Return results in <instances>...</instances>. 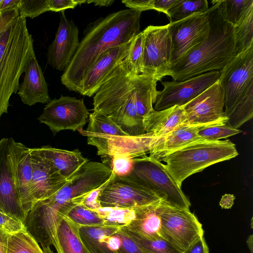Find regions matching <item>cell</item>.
I'll use <instances>...</instances> for the list:
<instances>
[{
	"label": "cell",
	"mask_w": 253,
	"mask_h": 253,
	"mask_svg": "<svg viewBox=\"0 0 253 253\" xmlns=\"http://www.w3.org/2000/svg\"><path fill=\"white\" fill-rule=\"evenodd\" d=\"M141 12L121 10L90 24L69 65L61 77L67 89L80 93L84 78L107 49L129 43L140 31Z\"/></svg>",
	"instance_id": "obj_1"
},
{
	"label": "cell",
	"mask_w": 253,
	"mask_h": 253,
	"mask_svg": "<svg viewBox=\"0 0 253 253\" xmlns=\"http://www.w3.org/2000/svg\"><path fill=\"white\" fill-rule=\"evenodd\" d=\"M209 33L200 44L171 66L169 76L182 81L206 72L221 71L237 55L234 26L224 17L220 0L212 1Z\"/></svg>",
	"instance_id": "obj_2"
},
{
	"label": "cell",
	"mask_w": 253,
	"mask_h": 253,
	"mask_svg": "<svg viewBox=\"0 0 253 253\" xmlns=\"http://www.w3.org/2000/svg\"><path fill=\"white\" fill-rule=\"evenodd\" d=\"M134 74L124 59L103 81L93 95V111L114 122L130 136L145 133L135 106Z\"/></svg>",
	"instance_id": "obj_3"
},
{
	"label": "cell",
	"mask_w": 253,
	"mask_h": 253,
	"mask_svg": "<svg viewBox=\"0 0 253 253\" xmlns=\"http://www.w3.org/2000/svg\"><path fill=\"white\" fill-rule=\"evenodd\" d=\"M35 55L26 18L19 16L0 35V118L7 113L10 97L18 91L20 77Z\"/></svg>",
	"instance_id": "obj_4"
},
{
	"label": "cell",
	"mask_w": 253,
	"mask_h": 253,
	"mask_svg": "<svg viewBox=\"0 0 253 253\" xmlns=\"http://www.w3.org/2000/svg\"><path fill=\"white\" fill-rule=\"evenodd\" d=\"M220 73L227 124L238 129L253 117V45L238 54Z\"/></svg>",
	"instance_id": "obj_5"
},
{
	"label": "cell",
	"mask_w": 253,
	"mask_h": 253,
	"mask_svg": "<svg viewBox=\"0 0 253 253\" xmlns=\"http://www.w3.org/2000/svg\"><path fill=\"white\" fill-rule=\"evenodd\" d=\"M238 155L235 144L229 139L199 140L173 151L160 159L178 186L184 180L215 164Z\"/></svg>",
	"instance_id": "obj_6"
},
{
	"label": "cell",
	"mask_w": 253,
	"mask_h": 253,
	"mask_svg": "<svg viewBox=\"0 0 253 253\" xmlns=\"http://www.w3.org/2000/svg\"><path fill=\"white\" fill-rule=\"evenodd\" d=\"M130 178L156 194L172 207L190 210L191 203L161 161L146 155L133 158Z\"/></svg>",
	"instance_id": "obj_7"
},
{
	"label": "cell",
	"mask_w": 253,
	"mask_h": 253,
	"mask_svg": "<svg viewBox=\"0 0 253 253\" xmlns=\"http://www.w3.org/2000/svg\"><path fill=\"white\" fill-rule=\"evenodd\" d=\"M98 200L102 207L136 211L162 201L154 192L128 176H118L114 173L101 190Z\"/></svg>",
	"instance_id": "obj_8"
},
{
	"label": "cell",
	"mask_w": 253,
	"mask_h": 253,
	"mask_svg": "<svg viewBox=\"0 0 253 253\" xmlns=\"http://www.w3.org/2000/svg\"><path fill=\"white\" fill-rule=\"evenodd\" d=\"M159 211L162 237L181 253L203 236L202 224L190 210L172 207L161 201Z\"/></svg>",
	"instance_id": "obj_9"
},
{
	"label": "cell",
	"mask_w": 253,
	"mask_h": 253,
	"mask_svg": "<svg viewBox=\"0 0 253 253\" xmlns=\"http://www.w3.org/2000/svg\"><path fill=\"white\" fill-rule=\"evenodd\" d=\"M144 45L141 74L158 82L169 76L171 41L169 24L147 27L143 31Z\"/></svg>",
	"instance_id": "obj_10"
},
{
	"label": "cell",
	"mask_w": 253,
	"mask_h": 253,
	"mask_svg": "<svg viewBox=\"0 0 253 253\" xmlns=\"http://www.w3.org/2000/svg\"><path fill=\"white\" fill-rule=\"evenodd\" d=\"M89 114L83 99L61 95L47 103L38 120L55 134L63 130L83 128Z\"/></svg>",
	"instance_id": "obj_11"
},
{
	"label": "cell",
	"mask_w": 253,
	"mask_h": 253,
	"mask_svg": "<svg viewBox=\"0 0 253 253\" xmlns=\"http://www.w3.org/2000/svg\"><path fill=\"white\" fill-rule=\"evenodd\" d=\"M220 75V71H213L182 81L162 82L164 88L157 91L154 109L160 111L184 105L217 82Z\"/></svg>",
	"instance_id": "obj_12"
},
{
	"label": "cell",
	"mask_w": 253,
	"mask_h": 253,
	"mask_svg": "<svg viewBox=\"0 0 253 253\" xmlns=\"http://www.w3.org/2000/svg\"><path fill=\"white\" fill-rule=\"evenodd\" d=\"M223 89L216 82L203 92L183 106L185 117L183 125L212 126L226 124L223 108Z\"/></svg>",
	"instance_id": "obj_13"
},
{
	"label": "cell",
	"mask_w": 253,
	"mask_h": 253,
	"mask_svg": "<svg viewBox=\"0 0 253 253\" xmlns=\"http://www.w3.org/2000/svg\"><path fill=\"white\" fill-rule=\"evenodd\" d=\"M169 28L171 41V67L207 38L210 30L208 12L195 13L169 23Z\"/></svg>",
	"instance_id": "obj_14"
},
{
	"label": "cell",
	"mask_w": 253,
	"mask_h": 253,
	"mask_svg": "<svg viewBox=\"0 0 253 253\" xmlns=\"http://www.w3.org/2000/svg\"><path fill=\"white\" fill-rule=\"evenodd\" d=\"M80 133L87 137L88 144L97 149V155L109 157L126 154L136 158L149 153L155 137L152 133H145L137 136H115L101 132H91L80 128Z\"/></svg>",
	"instance_id": "obj_15"
},
{
	"label": "cell",
	"mask_w": 253,
	"mask_h": 253,
	"mask_svg": "<svg viewBox=\"0 0 253 253\" xmlns=\"http://www.w3.org/2000/svg\"><path fill=\"white\" fill-rule=\"evenodd\" d=\"M13 139L0 140V211L23 224L26 217L16 188L13 162Z\"/></svg>",
	"instance_id": "obj_16"
},
{
	"label": "cell",
	"mask_w": 253,
	"mask_h": 253,
	"mask_svg": "<svg viewBox=\"0 0 253 253\" xmlns=\"http://www.w3.org/2000/svg\"><path fill=\"white\" fill-rule=\"evenodd\" d=\"M62 11L59 25L47 54V62L59 71H65L79 47V29L72 20H68Z\"/></svg>",
	"instance_id": "obj_17"
},
{
	"label": "cell",
	"mask_w": 253,
	"mask_h": 253,
	"mask_svg": "<svg viewBox=\"0 0 253 253\" xmlns=\"http://www.w3.org/2000/svg\"><path fill=\"white\" fill-rule=\"evenodd\" d=\"M30 149L32 169L31 189L34 205L51 197L70 179L65 178L49 162Z\"/></svg>",
	"instance_id": "obj_18"
},
{
	"label": "cell",
	"mask_w": 253,
	"mask_h": 253,
	"mask_svg": "<svg viewBox=\"0 0 253 253\" xmlns=\"http://www.w3.org/2000/svg\"><path fill=\"white\" fill-rule=\"evenodd\" d=\"M130 42L111 47L99 55L95 64L85 75L80 94L88 97L95 94L107 76L125 59Z\"/></svg>",
	"instance_id": "obj_19"
},
{
	"label": "cell",
	"mask_w": 253,
	"mask_h": 253,
	"mask_svg": "<svg viewBox=\"0 0 253 253\" xmlns=\"http://www.w3.org/2000/svg\"><path fill=\"white\" fill-rule=\"evenodd\" d=\"M12 150L16 188L27 216L34 205L31 189L32 169L30 149L13 140Z\"/></svg>",
	"instance_id": "obj_20"
},
{
	"label": "cell",
	"mask_w": 253,
	"mask_h": 253,
	"mask_svg": "<svg viewBox=\"0 0 253 253\" xmlns=\"http://www.w3.org/2000/svg\"><path fill=\"white\" fill-rule=\"evenodd\" d=\"M24 72V80L17 93L23 103L32 106L50 101L47 84L35 55L29 60Z\"/></svg>",
	"instance_id": "obj_21"
},
{
	"label": "cell",
	"mask_w": 253,
	"mask_h": 253,
	"mask_svg": "<svg viewBox=\"0 0 253 253\" xmlns=\"http://www.w3.org/2000/svg\"><path fill=\"white\" fill-rule=\"evenodd\" d=\"M201 126L181 125L169 132L153 140L149 156L160 160L168 153L193 142L202 140L198 130Z\"/></svg>",
	"instance_id": "obj_22"
},
{
	"label": "cell",
	"mask_w": 253,
	"mask_h": 253,
	"mask_svg": "<svg viewBox=\"0 0 253 253\" xmlns=\"http://www.w3.org/2000/svg\"><path fill=\"white\" fill-rule=\"evenodd\" d=\"M31 149L49 162L59 173L67 180L72 177L89 160L79 149L73 151L44 146Z\"/></svg>",
	"instance_id": "obj_23"
},
{
	"label": "cell",
	"mask_w": 253,
	"mask_h": 253,
	"mask_svg": "<svg viewBox=\"0 0 253 253\" xmlns=\"http://www.w3.org/2000/svg\"><path fill=\"white\" fill-rule=\"evenodd\" d=\"M185 120L183 106H174L160 111L153 109L143 118V125L146 133L157 137L183 125Z\"/></svg>",
	"instance_id": "obj_24"
},
{
	"label": "cell",
	"mask_w": 253,
	"mask_h": 253,
	"mask_svg": "<svg viewBox=\"0 0 253 253\" xmlns=\"http://www.w3.org/2000/svg\"><path fill=\"white\" fill-rule=\"evenodd\" d=\"M161 201L138 210L136 219L125 227L133 234L146 239L163 238L159 211Z\"/></svg>",
	"instance_id": "obj_25"
},
{
	"label": "cell",
	"mask_w": 253,
	"mask_h": 253,
	"mask_svg": "<svg viewBox=\"0 0 253 253\" xmlns=\"http://www.w3.org/2000/svg\"><path fill=\"white\" fill-rule=\"evenodd\" d=\"M80 225L61 214L56 233V253H88L80 235Z\"/></svg>",
	"instance_id": "obj_26"
},
{
	"label": "cell",
	"mask_w": 253,
	"mask_h": 253,
	"mask_svg": "<svg viewBox=\"0 0 253 253\" xmlns=\"http://www.w3.org/2000/svg\"><path fill=\"white\" fill-rule=\"evenodd\" d=\"M158 81L143 74L134 75L135 106L137 114L143 118L154 109Z\"/></svg>",
	"instance_id": "obj_27"
},
{
	"label": "cell",
	"mask_w": 253,
	"mask_h": 253,
	"mask_svg": "<svg viewBox=\"0 0 253 253\" xmlns=\"http://www.w3.org/2000/svg\"><path fill=\"white\" fill-rule=\"evenodd\" d=\"M120 228L104 225L80 227V235L88 253H115L108 248L107 238L116 233Z\"/></svg>",
	"instance_id": "obj_28"
},
{
	"label": "cell",
	"mask_w": 253,
	"mask_h": 253,
	"mask_svg": "<svg viewBox=\"0 0 253 253\" xmlns=\"http://www.w3.org/2000/svg\"><path fill=\"white\" fill-rule=\"evenodd\" d=\"M96 213L108 227L121 228L129 225L137 216L138 211L118 207H100L92 211Z\"/></svg>",
	"instance_id": "obj_29"
},
{
	"label": "cell",
	"mask_w": 253,
	"mask_h": 253,
	"mask_svg": "<svg viewBox=\"0 0 253 253\" xmlns=\"http://www.w3.org/2000/svg\"><path fill=\"white\" fill-rule=\"evenodd\" d=\"M234 32L238 55L253 45V6L234 26Z\"/></svg>",
	"instance_id": "obj_30"
},
{
	"label": "cell",
	"mask_w": 253,
	"mask_h": 253,
	"mask_svg": "<svg viewBox=\"0 0 253 253\" xmlns=\"http://www.w3.org/2000/svg\"><path fill=\"white\" fill-rule=\"evenodd\" d=\"M6 253H44L40 244L24 227L9 234Z\"/></svg>",
	"instance_id": "obj_31"
},
{
	"label": "cell",
	"mask_w": 253,
	"mask_h": 253,
	"mask_svg": "<svg viewBox=\"0 0 253 253\" xmlns=\"http://www.w3.org/2000/svg\"><path fill=\"white\" fill-rule=\"evenodd\" d=\"M209 9L207 0H176L167 13L170 23L184 19L194 14L205 13Z\"/></svg>",
	"instance_id": "obj_32"
},
{
	"label": "cell",
	"mask_w": 253,
	"mask_h": 253,
	"mask_svg": "<svg viewBox=\"0 0 253 253\" xmlns=\"http://www.w3.org/2000/svg\"><path fill=\"white\" fill-rule=\"evenodd\" d=\"M144 34L140 31L131 41L128 52L124 59L132 73L139 75L142 72V62L143 53Z\"/></svg>",
	"instance_id": "obj_33"
},
{
	"label": "cell",
	"mask_w": 253,
	"mask_h": 253,
	"mask_svg": "<svg viewBox=\"0 0 253 253\" xmlns=\"http://www.w3.org/2000/svg\"><path fill=\"white\" fill-rule=\"evenodd\" d=\"M220 2L224 17L233 26L253 6V0H220Z\"/></svg>",
	"instance_id": "obj_34"
},
{
	"label": "cell",
	"mask_w": 253,
	"mask_h": 253,
	"mask_svg": "<svg viewBox=\"0 0 253 253\" xmlns=\"http://www.w3.org/2000/svg\"><path fill=\"white\" fill-rule=\"evenodd\" d=\"M122 228L137 243L146 253H182L163 238L146 239L133 234L125 227Z\"/></svg>",
	"instance_id": "obj_35"
},
{
	"label": "cell",
	"mask_w": 253,
	"mask_h": 253,
	"mask_svg": "<svg viewBox=\"0 0 253 253\" xmlns=\"http://www.w3.org/2000/svg\"><path fill=\"white\" fill-rule=\"evenodd\" d=\"M242 130L233 128L227 123L212 126H200L198 135L203 140H218L240 133Z\"/></svg>",
	"instance_id": "obj_36"
},
{
	"label": "cell",
	"mask_w": 253,
	"mask_h": 253,
	"mask_svg": "<svg viewBox=\"0 0 253 253\" xmlns=\"http://www.w3.org/2000/svg\"><path fill=\"white\" fill-rule=\"evenodd\" d=\"M66 215L81 226L103 225L96 213L81 204L73 208Z\"/></svg>",
	"instance_id": "obj_37"
},
{
	"label": "cell",
	"mask_w": 253,
	"mask_h": 253,
	"mask_svg": "<svg viewBox=\"0 0 253 253\" xmlns=\"http://www.w3.org/2000/svg\"><path fill=\"white\" fill-rule=\"evenodd\" d=\"M19 16L33 18L49 11L48 0H20Z\"/></svg>",
	"instance_id": "obj_38"
},
{
	"label": "cell",
	"mask_w": 253,
	"mask_h": 253,
	"mask_svg": "<svg viewBox=\"0 0 253 253\" xmlns=\"http://www.w3.org/2000/svg\"><path fill=\"white\" fill-rule=\"evenodd\" d=\"M133 158L126 154L112 157L111 169L114 174L118 176H126L129 174L132 169Z\"/></svg>",
	"instance_id": "obj_39"
},
{
	"label": "cell",
	"mask_w": 253,
	"mask_h": 253,
	"mask_svg": "<svg viewBox=\"0 0 253 253\" xmlns=\"http://www.w3.org/2000/svg\"><path fill=\"white\" fill-rule=\"evenodd\" d=\"M49 11L61 12L67 9H74L79 4H83V0H48Z\"/></svg>",
	"instance_id": "obj_40"
},
{
	"label": "cell",
	"mask_w": 253,
	"mask_h": 253,
	"mask_svg": "<svg viewBox=\"0 0 253 253\" xmlns=\"http://www.w3.org/2000/svg\"><path fill=\"white\" fill-rule=\"evenodd\" d=\"M105 183L89 192L80 204L91 211H93L101 207L98 200V196L101 190Z\"/></svg>",
	"instance_id": "obj_41"
},
{
	"label": "cell",
	"mask_w": 253,
	"mask_h": 253,
	"mask_svg": "<svg viewBox=\"0 0 253 253\" xmlns=\"http://www.w3.org/2000/svg\"><path fill=\"white\" fill-rule=\"evenodd\" d=\"M0 227L9 234L17 232L24 227L18 221L4 214L0 211Z\"/></svg>",
	"instance_id": "obj_42"
},
{
	"label": "cell",
	"mask_w": 253,
	"mask_h": 253,
	"mask_svg": "<svg viewBox=\"0 0 253 253\" xmlns=\"http://www.w3.org/2000/svg\"><path fill=\"white\" fill-rule=\"evenodd\" d=\"M19 16L18 8L7 9L0 12V35Z\"/></svg>",
	"instance_id": "obj_43"
},
{
	"label": "cell",
	"mask_w": 253,
	"mask_h": 253,
	"mask_svg": "<svg viewBox=\"0 0 253 253\" xmlns=\"http://www.w3.org/2000/svg\"><path fill=\"white\" fill-rule=\"evenodd\" d=\"M122 2L129 9L141 12L153 9V0H124Z\"/></svg>",
	"instance_id": "obj_44"
},
{
	"label": "cell",
	"mask_w": 253,
	"mask_h": 253,
	"mask_svg": "<svg viewBox=\"0 0 253 253\" xmlns=\"http://www.w3.org/2000/svg\"><path fill=\"white\" fill-rule=\"evenodd\" d=\"M183 253H210L204 236L193 243Z\"/></svg>",
	"instance_id": "obj_45"
},
{
	"label": "cell",
	"mask_w": 253,
	"mask_h": 253,
	"mask_svg": "<svg viewBox=\"0 0 253 253\" xmlns=\"http://www.w3.org/2000/svg\"><path fill=\"white\" fill-rule=\"evenodd\" d=\"M106 243L108 248L115 253H122V241L119 236L116 233L108 236Z\"/></svg>",
	"instance_id": "obj_46"
},
{
	"label": "cell",
	"mask_w": 253,
	"mask_h": 253,
	"mask_svg": "<svg viewBox=\"0 0 253 253\" xmlns=\"http://www.w3.org/2000/svg\"><path fill=\"white\" fill-rule=\"evenodd\" d=\"M176 0H153V9L167 15L169 10Z\"/></svg>",
	"instance_id": "obj_47"
},
{
	"label": "cell",
	"mask_w": 253,
	"mask_h": 253,
	"mask_svg": "<svg viewBox=\"0 0 253 253\" xmlns=\"http://www.w3.org/2000/svg\"><path fill=\"white\" fill-rule=\"evenodd\" d=\"M9 234L6 230L0 227V253H6Z\"/></svg>",
	"instance_id": "obj_48"
},
{
	"label": "cell",
	"mask_w": 253,
	"mask_h": 253,
	"mask_svg": "<svg viewBox=\"0 0 253 253\" xmlns=\"http://www.w3.org/2000/svg\"><path fill=\"white\" fill-rule=\"evenodd\" d=\"M20 0H2L0 4V12L7 9L18 8Z\"/></svg>",
	"instance_id": "obj_49"
},
{
	"label": "cell",
	"mask_w": 253,
	"mask_h": 253,
	"mask_svg": "<svg viewBox=\"0 0 253 253\" xmlns=\"http://www.w3.org/2000/svg\"><path fill=\"white\" fill-rule=\"evenodd\" d=\"M235 197L233 195H223L219 202V205L223 209H230L234 204Z\"/></svg>",
	"instance_id": "obj_50"
},
{
	"label": "cell",
	"mask_w": 253,
	"mask_h": 253,
	"mask_svg": "<svg viewBox=\"0 0 253 253\" xmlns=\"http://www.w3.org/2000/svg\"><path fill=\"white\" fill-rule=\"evenodd\" d=\"M84 0V3H93L95 5H98L100 6H108L109 5H111L114 2V0Z\"/></svg>",
	"instance_id": "obj_51"
},
{
	"label": "cell",
	"mask_w": 253,
	"mask_h": 253,
	"mask_svg": "<svg viewBox=\"0 0 253 253\" xmlns=\"http://www.w3.org/2000/svg\"><path fill=\"white\" fill-rule=\"evenodd\" d=\"M247 244L250 250V253H253V235H250L247 238Z\"/></svg>",
	"instance_id": "obj_52"
},
{
	"label": "cell",
	"mask_w": 253,
	"mask_h": 253,
	"mask_svg": "<svg viewBox=\"0 0 253 253\" xmlns=\"http://www.w3.org/2000/svg\"><path fill=\"white\" fill-rule=\"evenodd\" d=\"M2 0H0V4L1 3Z\"/></svg>",
	"instance_id": "obj_53"
}]
</instances>
